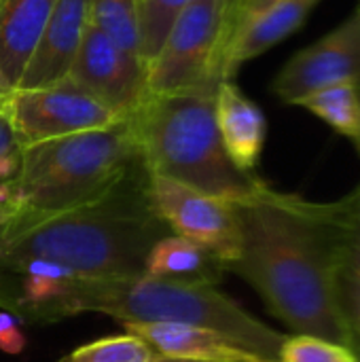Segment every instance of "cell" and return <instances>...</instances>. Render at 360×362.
<instances>
[{
    "instance_id": "obj_1",
    "label": "cell",
    "mask_w": 360,
    "mask_h": 362,
    "mask_svg": "<svg viewBox=\"0 0 360 362\" xmlns=\"http://www.w3.org/2000/svg\"><path fill=\"white\" fill-rule=\"evenodd\" d=\"M240 255L225 272L246 280L269 312L297 335L354 350L342 272V202L314 204L263 185L236 202Z\"/></svg>"
},
{
    "instance_id": "obj_2",
    "label": "cell",
    "mask_w": 360,
    "mask_h": 362,
    "mask_svg": "<svg viewBox=\"0 0 360 362\" xmlns=\"http://www.w3.org/2000/svg\"><path fill=\"white\" fill-rule=\"evenodd\" d=\"M149 170L140 165L98 199L49 214L17 212L0 227V267L42 259L74 278H134L170 227L153 208Z\"/></svg>"
},
{
    "instance_id": "obj_3",
    "label": "cell",
    "mask_w": 360,
    "mask_h": 362,
    "mask_svg": "<svg viewBox=\"0 0 360 362\" xmlns=\"http://www.w3.org/2000/svg\"><path fill=\"white\" fill-rule=\"evenodd\" d=\"M23 314L53 322L76 314H104L121 325H191L214 331L257 362H278L286 335L250 316L208 282H174L151 276L51 280L25 276Z\"/></svg>"
},
{
    "instance_id": "obj_4",
    "label": "cell",
    "mask_w": 360,
    "mask_h": 362,
    "mask_svg": "<svg viewBox=\"0 0 360 362\" xmlns=\"http://www.w3.org/2000/svg\"><path fill=\"white\" fill-rule=\"evenodd\" d=\"M214 95L149 93L127 121L149 174L238 202L265 182L229 159L216 127Z\"/></svg>"
},
{
    "instance_id": "obj_5",
    "label": "cell",
    "mask_w": 360,
    "mask_h": 362,
    "mask_svg": "<svg viewBox=\"0 0 360 362\" xmlns=\"http://www.w3.org/2000/svg\"><path fill=\"white\" fill-rule=\"evenodd\" d=\"M144 165L129 121L21 148L15 176L0 185V204L49 214L98 199Z\"/></svg>"
},
{
    "instance_id": "obj_6",
    "label": "cell",
    "mask_w": 360,
    "mask_h": 362,
    "mask_svg": "<svg viewBox=\"0 0 360 362\" xmlns=\"http://www.w3.org/2000/svg\"><path fill=\"white\" fill-rule=\"evenodd\" d=\"M229 0H191L149 66V93H216V55Z\"/></svg>"
},
{
    "instance_id": "obj_7",
    "label": "cell",
    "mask_w": 360,
    "mask_h": 362,
    "mask_svg": "<svg viewBox=\"0 0 360 362\" xmlns=\"http://www.w3.org/2000/svg\"><path fill=\"white\" fill-rule=\"evenodd\" d=\"M4 115L21 148L81 132L106 129L123 121L70 76L36 89L15 87Z\"/></svg>"
},
{
    "instance_id": "obj_8",
    "label": "cell",
    "mask_w": 360,
    "mask_h": 362,
    "mask_svg": "<svg viewBox=\"0 0 360 362\" xmlns=\"http://www.w3.org/2000/svg\"><path fill=\"white\" fill-rule=\"evenodd\" d=\"M151 202L172 233L212 252L225 267L240 255L236 202L199 193L163 176H149Z\"/></svg>"
},
{
    "instance_id": "obj_9",
    "label": "cell",
    "mask_w": 360,
    "mask_h": 362,
    "mask_svg": "<svg viewBox=\"0 0 360 362\" xmlns=\"http://www.w3.org/2000/svg\"><path fill=\"white\" fill-rule=\"evenodd\" d=\"M68 76L91 91L123 121L149 95V68L140 55L119 47L91 21Z\"/></svg>"
},
{
    "instance_id": "obj_10",
    "label": "cell",
    "mask_w": 360,
    "mask_h": 362,
    "mask_svg": "<svg viewBox=\"0 0 360 362\" xmlns=\"http://www.w3.org/2000/svg\"><path fill=\"white\" fill-rule=\"evenodd\" d=\"M346 83L360 87L359 13L295 53L274 78L272 91L286 104H299L312 93Z\"/></svg>"
},
{
    "instance_id": "obj_11",
    "label": "cell",
    "mask_w": 360,
    "mask_h": 362,
    "mask_svg": "<svg viewBox=\"0 0 360 362\" xmlns=\"http://www.w3.org/2000/svg\"><path fill=\"white\" fill-rule=\"evenodd\" d=\"M89 23V0H57L17 81V89L53 85L68 76Z\"/></svg>"
},
{
    "instance_id": "obj_12",
    "label": "cell",
    "mask_w": 360,
    "mask_h": 362,
    "mask_svg": "<svg viewBox=\"0 0 360 362\" xmlns=\"http://www.w3.org/2000/svg\"><path fill=\"white\" fill-rule=\"evenodd\" d=\"M214 115L229 159L238 170L252 174L259 165L267 134L263 110L233 81H221L214 95Z\"/></svg>"
},
{
    "instance_id": "obj_13",
    "label": "cell",
    "mask_w": 360,
    "mask_h": 362,
    "mask_svg": "<svg viewBox=\"0 0 360 362\" xmlns=\"http://www.w3.org/2000/svg\"><path fill=\"white\" fill-rule=\"evenodd\" d=\"M318 2L320 0H284L242 25L221 55V81H233V74L242 64L269 51L274 45L299 30Z\"/></svg>"
},
{
    "instance_id": "obj_14",
    "label": "cell",
    "mask_w": 360,
    "mask_h": 362,
    "mask_svg": "<svg viewBox=\"0 0 360 362\" xmlns=\"http://www.w3.org/2000/svg\"><path fill=\"white\" fill-rule=\"evenodd\" d=\"M123 329L146 341L155 354L170 358L219 362H257L250 354L216 335L191 325H123Z\"/></svg>"
},
{
    "instance_id": "obj_15",
    "label": "cell",
    "mask_w": 360,
    "mask_h": 362,
    "mask_svg": "<svg viewBox=\"0 0 360 362\" xmlns=\"http://www.w3.org/2000/svg\"><path fill=\"white\" fill-rule=\"evenodd\" d=\"M57 0L0 2V70L15 87Z\"/></svg>"
},
{
    "instance_id": "obj_16",
    "label": "cell",
    "mask_w": 360,
    "mask_h": 362,
    "mask_svg": "<svg viewBox=\"0 0 360 362\" xmlns=\"http://www.w3.org/2000/svg\"><path fill=\"white\" fill-rule=\"evenodd\" d=\"M225 265L199 244L170 233L153 244L144 261V276L174 282L219 284Z\"/></svg>"
},
{
    "instance_id": "obj_17",
    "label": "cell",
    "mask_w": 360,
    "mask_h": 362,
    "mask_svg": "<svg viewBox=\"0 0 360 362\" xmlns=\"http://www.w3.org/2000/svg\"><path fill=\"white\" fill-rule=\"evenodd\" d=\"M342 202L339 272L348 314L354 325L360 318V187Z\"/></svg>"
},
{
    "instance_id": "obj_18",
    "label": "cell",
    "mask_w": 360,
    "mask_h": 362,
    "mask_svg": "<svg viewBox=\"0 0 360 362\" xmlns=\"http://www.w3.org/2000/svg\"><path fill=\"white\" fill-rule=\"evenodd\" d=\"M299 106L314 112L337 134L348 138L360 153V87L354 83L335 85L308 95Z\"/></svg>"
},
{
    "instance_id": "obj_19",
    "label": "cell",
    "mask_w": 360,
    "mask_h": 362,
    "mask_svg": "<svg viewBox=\"0 0 360 362\" xmlns=\"http://www.w3.org/2000/svg\"><path fill=\"white\" fill-rule=\"evenodd\" d=\"M191 0H136L140 57L146 68L153 64L174 21Z\"/></svg>"
},
{
    "instance_id": "obj_20",
    "label": "cell",
    "mask_w": 360,
    "mask_h": 362,
    "mask_svg": "<svg viewBox=\"0 0 360 362\" xmlns=\"http://www.w3.org/2000/svg\"><path fill=\"white\" fill-rule=\"evenodd\" d=\"M89 21L125 51L140 55L136 0H89Z\"/></svg>"
},
{
    "instance_id": "obj_21",
    "label": "cell",
    "mask_w": 360,
    "mask_h": 362,
    "mask_svg": "<svg viewBox=\"0 0 360 362\" xmlns=\"http://www.w3.org/2000/svg\"><path fill=\"white\" fill-rule=\"evenodd\" d=\"M153 348L140 337L125 333L85 344L57 362H151Z\"/></svg>"
},
{
    "instance_id": "obj_22",
    "label": "cell",
    "mask_w": 360,
    "mask_h": 362,
    "mask_svg": "<svg viewBox=\"0 0 360 362\" xmlns=\"http://www.w3.org/2000/svg\"><path fill=\"white\" fill-rule=\"evenodd\" d=\"M278 362H360L354 350L314 337L295 335L286 337Z\"/></svg>"
},
{
    "instance_id": "obj_23",
    "label": "cell",
    "mask_w": 360,
    "mask_h": 362,
    "mask_svg": "<svg viewBox=\"0 0 360 362\" xmlns=\"http://www.w3.org/2000/svg\"><path fill=\"white\" fill-rule=\"evenodd\" d=\"M284 0H229L227 8H225V21H223V34H221V47H219V55H216V76L221 81L219 74V64H221V55L227 49V45L231 42V38L242 30V25H246L250 19H255L257 15L269 11L272 6L280 4Z\"/></svg>"
},
{
    "instance_id": "obj_24",
    "label": "cell",
    "mask_w": 360,
    "mask_h": 362,
    "mask_svg": "<svg viewBox=\"0 0 360 362\" xmlns=\"http://www.w3.org/2000/svg\"><path fill=\"white\" fill-rule=\"evenodd\" d=\"M19 157H21V144L17 142V136L6 115L0 112V185L15 176L19 168Z\"/></svg>"
},
{
    "instance_id": "obj_25",
    "label": "cell",
    "mask_w": 360,
    "mask_h": 362,
    "mask_svg": "<svg viewBox=\"0 0 360 362\" xmlns=\"http://www.w3.org/2000/svg\"><path fill=\"white\" fill-rule=\"evenodd\" d=\"M25 348V335L17 318L8 310H0V350L4 354H19Z\"/></svg>"
},
{
    "instance_id": "obj_26",
    "label": "cell",
    "mask_w": 360,
    "mask_h": 362,
    "mask_svg": "<svg viewBox=\"0 0 360 362\" xmlns=\"http://www.w3.org/2000/svg\"><path fill=\"white\" fill-rule=\"evenodd\" d=\"M15 87L6 81V76L2 74V70H0V112H4V108H6V102H8V98H11V91H13Z\"/></svg>"
},
{
    "instance_id": "obj_27",
    "label": "cell",
    "mask_w": 360,
    "mask_h": 362,
    "mask_svg": "<svg viewBox=\"0 0 360 362\" xmlns=\"http://www.w3.org/2000/svg\"><path fill=\"white\" fill-rule=\"evenodd\" d=\"M13 216H15V210L8 208V206H4V204H0V227L6 225Z\"/></svg>"
},
{
    "instance_id": "obj_28",
    "label": "cell",
    "mask_w": 360,
    "mask_h": 362,
    "mask_svg": "<svg viewBox=\"0 0 360 362\" xmlns=\"http://www.w3.org/2000/svg\"><path fill=\"white\" fill-rule=\"evenodd\" d=\"M151 362H219V361H193V358H170V356H161V354H155Z\"/></svg>"
},
{
    "instance_id": "obj_29",
    "label": "cell",
    "mask_w": 360,
    "mask_h": 362,
    "mask_svg": "<svg viewBox=\"0 0 360 362\" xmlns=\"http://www.w3.org/2000/svg\"><path fill=\"white\" fill-rule=\"evenodd\" d=\"M0 310H8V312H13V310H17L15 305H11L8 301H4L2 297H0Z\"/></svg>"
},
{
    "instance_id": "obj_30",
    "label": "cell",
    "mask_w": 360,
    "mask_h": 362,
    "mask_svg": "<svg viewBox=\"0 0 360 362\" xmlns=\"http://www.w3.org/2000/svg\"><path fill=\"white\" fill-rule=\"evenodd\" d=\"M356 331L360 333V318H359V322H356Z\"/></svg>"
},
{
    "instance_id": "obj_31",
    "label": "cell",
    "mask_w": 360,
    "mask_h": 362,
    "mask_svg": "<svg viewBox=\"0 0 360 362\" xmlns=\"http://www.w3.org/2000/svg\"><path fill=\"white\" fill-rule=\"evenodd\" d=\"M356 13H359V17H360V4H359V8H356Z\"/></svg>"
},
{
    "instance_id": "obj_32",
    "label": "cell",
    "mask_w": 360,
    "mask_h": 362,
    "mask_svg": "<svg viewBox=\"0 0 360 362\" xmlns=\"http://www.w3.org/2000/svg\"><path fill=\"white\" fill-rule=\"evenodd\" d=\"M0 2H2V0H0Z\"/></svg>"
}]
</instances>
